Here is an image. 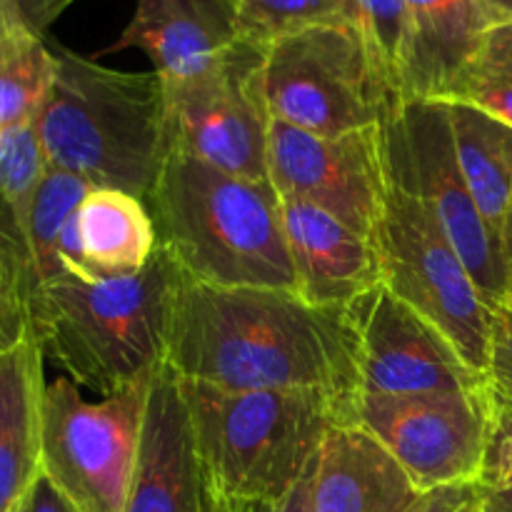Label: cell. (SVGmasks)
Wrapping results in <instances>:
<instances>
[{"mask_svg":"<svg viewBox=\"0 0 512 512\" xmlns=\"http://www.w3.org/2000/svg\"><path fill=\"white\" fill-rule=\"evenodd\" d=\"M493 25L512 23V0H480Z\"/></svg>","mask_w":512,"mask_h":512,"instance_id":"cell-36","label":"cell"},{"mask_svg":"<svg viewBox=\"0 0 512 512\" xmlns=\"http://www.w3.org/2000/svg\"><path fill=\"white\" fill-rule=\"evenodd\" d=\"M75 233L88 278L138 273L160 248L148 203L113 188L88 190L75 210Z\"/></svg>","mask_w":512,"mask_h":512,"instance_id":"cell-20","label":"cell"},{"mask_svg":"<svg viewBox=\"0 0 512 512\" xmlns=\"http://www.w3.org/2000/svg\"><path fill=\"white\" fill-rule=\"evenodd\" d=\"M503 248H505V258H508V263H512V215L503 230Z\"/></svg>","mask_w":512,"mask_h":512,"instance_id":"cell-39","label":"cell"},{"mask_svg":"<svg viewBox=\"0 0 512 512\" xmlns=\"http://www.w3.org/2000/svg\"><path fill=\"white\" fill-rule=\"evenodd\" d=\"M313 468H310L308 473H305V478L280 500H270V503H235L238 505V512H313V498H310Z\"/></svg>","mask_w":512,"mask_h":512,"instance_id":"cell-32","label":"cell"},{"mask_svg":"<svg viewBox=\"0 0 512 512\" xmlns=\"http://www.w3.org/2000/svg\"><path fill=\"white\" fill-rule=\"evenodd\" d=\"M358 323L360 393L388 398L468 393L488 388L428 318L378 285L353 308Z\"/></svg>","mask_w":512,"mask_h":512,"instance_id":"cell-13","label":"cell"},{"mask_svg":"<svg viewBox=\"0 0 512 512\" xmlns=\"http://www.w3.org/2000/svg\"><path fill=\"white\" fill-rule=\"evenodd\" d=\"M58 58L33 30L0 38V133L33 123L55 80Z\"/></svg>","mask_w":512,"mask_h":512,"instance_id":"cell-22","label":"cell"},{"mask_svg":"<svg viewBox=\"0 0 512 512\" xmlns=\"http://www.w3.org/2000/svg\"><path fill=\"white\" fill-rule=\"evenodd\" d=\"M435 512H483V488L478 483L448 488Z\"/></svg>","mask_w":512,"mask_h":512,"instance_id":"cell-34","label":"cell"},{"mask_svg":"<svg viewBox=\"0 0 512 512\" xmlns=\"http://www.w3.org/2000/svg\"><path fill=\"white\" fill-rule=\"evenodd\" d=\"M90 185L78 175L65 170L48 168L43 185L35 195L33 210L28 223V243H25V260L30 275V298L43 285L65 278V268L60 263V235L78 205L88 195Z\"/></svg>","mask_w":512,"mask_h":512,"instance_id":"cell-23","label":"cell"},{"mask_svg":"<svg viewBox=\"0 0 512 512\" xmlns=\"http://www.w3.org/2000/svg\"><path fill=\"white\" fill-rule=\"evenodd\" d=\"M353 20V0H238V38L268 48L318 25Z\"/></svg>","mask_w":512,"mask_h":512,"instance_id":"cell-27","label":"cell"},{"mask_svg":"<svg viewBox=\"0 0 512 512\" xmlns=\"http://www.w3.org/2000/svg\"><path fill=\"white\" fill-rule=\"evenodd\" d=\"M185 280L163 245L138 273L90 280L65 275L30 298L33 335L75 385L105 398L165 365Z\"/></svg>","mask_w":512,"mask_h":512,"instance_id":"cell-2","label":"cell"},{"mask_svg":"<svg viewBox=\"0 0 512 512\" xmlns=\"http://www.w3.org/2000/svg\"><path fill=\"white\" fill-rule=\"evenodd\" d=\"M55 58L53 88L33 120L48 165L148 203L173 150L163 78L105 68L65 48Z\"/></svg>","mask_w":512,"mask_h":512,"instance_id":"cell-3","label":"cell"},{"mask_svg":"<svg viewBox=\"0 0 512 512\" xmlns=\"http://www.w3.org/2000/svg\"><path fill=\"white\" fill-rule=\"evenodd\" d=\"M410 60L405 100H445L493 20L480 0H403Z\"/></svg>","mask_w":512,"mask_h":512,"instance_id":"cell-18","label":"cell"},{"mask_svg":"<svg viewBox=\"0 0 512 512\" xmlns=\"http://www.w3.org/2000/svg\"><path fill=\"white\" fill-rule=\"evenodd\" d=\"M33 335L28 263L10 235L0 228V353L18 348Z\"/></svg>","mask_w":512,"mask_h":512,"instance_id":"cell-28","label":"cell"},{"mask_svg":"<svg viewBox=\"0 0 512 512\" xmlns=\"http://www.w3.org/2000/svg\"><path fill=\"white\" fill-rule=\"evenodd\" d=\"M388 170L423 203L490 305L503 300L508 258L475 203L443 100H405L383 120Z\"/></svg>","mask_w":512,"mask_h":512,"instance_id":"cell-9","label":"cell"},{"mask_svg":"<svg viewBox=\"0 0 512 512\" xmlns=\"http://www.w3.org/2000/svg\"><path fill=\"white\" fill-rule=\"evenodd\" d=\"M203 512H238V505L230 503V500H225V498H220L218 493H213V490L208 488V493H205Z\"/></svg>","mask_w":512,"mask_h":512,"instance_id":"cell-37","label":"cell"},{"mask_svg":"<svg viewBox=\"0 0 512 512\" xmlns=\"http://www.w3.org/2000/svg\"><path fill=\"white\" fill-rule=\"evenodd\" d=\"M205 483L180 378L160 365L150 380L138 460L123 512H203Z\"/></svg>","mask_w":512,"mask_h":512,"instance_id":"cell-14","label":"cell"},{"mask_svg":"<svg viewBox=\"0 0 512 512\" xmlns=\"http://www.w3.org/2000/svg\"><path fill=\"white\" fill-rule=\"evenodd\" d=\"M445 105L470 193L503 240V230L512 215V125L470 105Z\"/></svg>","mask_w":512,"mask_h":512,"instance_id":"cell-21","label":"cell"},{"mask_svg":"<svg viewBox=\"0 0 512 512\" xmlns=\"http://www.w3.org/2000/svg\"><path fill=\"white\" fill-rule=\"evenodd\" d=\"M490 388L388 398L360 393L355 420L398 458L423 493L478 483L493 423Z\"/></svg>","mask_w":512,"mask_h":512,"instance_id":"cell-11","label":"cell"},{"mask_svg":"<svg viewBox=\"0 0 512 512\" xmlns=\"http://www.w3.org/2000/svg\"><path fill=\"white\" fill-rule=\"evenodd\" d=\"M280 200L295 290L313 305L353 310L380 285L373 238L305 200Z\"/></svg>","mask_w":512,"mask_h":512,"instance_id":"cell-15","label":"cell"},{"mask_svg":"<svg viewBox=\"0 0 512 512\" xmlns=\"http://www.w3.org/2000/svg\"><path fill=\"white\" fill-rule=\"evenodd\" d=\"M425 495L358 420L335 425L325 435L310 485L313 512H415Z\"/></svg>","mask_w":512,"mask_h":512,"instance_id":"cell-16","label":"cell"},{"mask_svg":"<svg viewBox=\"0 0 512 512\" xmlns=\"http://www.w3.org/2000/svg\"><path fill=\"white\" fill-rule=\"evenodd\" d=\"M205 483L230 503L288 495L325 435L355 420V400L318 390H230L180 378Z\"/></svg>","mask_w":512,"mask_h":512,"instance_id":"cell-5","label":"cell"},{"mask_svg":"<svg viewBox=\"0 0 512 512\" xmlns=\"http://www.w3.org/2000/svg\"><path fill=\"white\" fill-rule=\"evenodd\" d=\"M238 0H135L128 28L105 53L138 48L163 80L183 78L238 43Z\"/></svg>","mask_w":512,"mask_h":512,"instance_id":"cell-17","label":"cell"},{"mask_svg":"<svg viewBox=\"0 0 512 512\" xmlns=\"http://www.w3.org/2000/svg\"><path fill=\"white\" fill-rule=\"evenodd\" d=\"M373 243L380 285L443 330L465 363L485 375L493 305L433 215L390 170Z\"/></svg>","mask_w":512,"mask_h":512,"instance_id":"cell-6","label":"cell"},{"mask_svg":"<svg viewBox=\"0 0 512 512\" xmlns=\"http://www.w3.org/2000/svg\"><path fill=\"white\" fill-rule=\"evenodd\" d=\"M160 245L193 283L295 290L283 200L250 180L170 150L148 198Z\"/></svg>","mask_w":512,"mask_h":512,"instance_id":"cell-4","label":"cell"},{"mask_svg":"<svg viewBox=\"0 0 512 512\" xmlns=\"http://www.w3.org/2000/svg\"><path fill=\"white\" fill-rule=\"evenodd\" d=\"M263 83L273 120L315 135L375 128L400 105L350 23L275 40L265 48Z\"/></svg>","mask_w":512,"mask_h":512,"instance_id":"cell-8","label":"cell"},{"mask_svg":"<svg viewBox=\"0 0 512 512\" xmlns=\"http://www.w3.org/2000/svg\"><path fill=\"white\" fill-rule=\"evenodd\" d=\"M48 168L35 123L15 125L0 133V228L18 245L23 258L30 210Z\"/></svg>","mask_w":512,"mask_h":512,"instance_id":"cell-24","label":"cell"},{"mask_svg":"<svg viewBox=\"0 0 512 512\" xmlns=\"http://www.w3.org/2000/svg\"><path fill=\"white\" fill-rule=\"evenodd\" d=\"M485 380L495 403L512 408V308L505 303L493 305Z\"/></svg>","mask_w":512,"mask_h":512,"instance_id":"cell-29","label":"cell"},{"mask_svg":"<svg viewBox=\"0 0 512 512\" xmlns=\"http://www.w3.org/2000/svg\"><path fill=\"white\" fill-rule=\"evenodd\" d=\"M483 512H512V483L483 488Z\"/></svg>","mask_w":512,"mask_h":512,"instance_id":"cell-35","label":"cell"},{"mask_svg":"<svg viewBox=\"0 0 512 512\" xmlns=\"http://www.w3.org/2000/svg\"><path fill=\"white\" fill-rule=\"evenodd\" d=\"M445 490H448V488L435 490V493H428V495H425V500H423V503H420V508L415 510V512H435V510H438V505L443 503Z\"/></svg>","mask_w":512,"mask_h":512,"instance_id":"cell-38","label":"cell"},{"mask_svg":"<svg viewBox=\"0 0 512 512\" xmlns=\"http://www.w3.org/2000/svg\"><path fill=\"white\" fill-rule=\"evenodd\" d=\"M500 303L510 305V308H512V263L508 268V283H505V293H503V300H500Z\"/></svg>","mask_w":512,"mask_h":512,"instance_id":"cell-40","label":"cell"},{"mask_svg":"<svg viewBox=\"0 0 512 512\" xmlns=\"http://www.w3.org/2000/svg\"><path fill=\"white\" fill-rule=\"evenodd\" d=\"M43 348L30 335L0 353V512H13L40 478Z\"/></svg>","mask_w":512,"mask_h":512,"instance_id":"cell-19","label":"cell"},{"mask_svg":"<svg viewBox=\"0 0 512 512\" xmlns=\"http://www.w3.org/2000/svg\"><path fill=\"white\" fill-rule=\"evenodd\" d=\"M385 88L405 103L410 33L403 0H353V20Z\"/></svg>","mask_w":512,"mask_h":512,"instance_id":"cell-26","label":"cell"},{"mask_svg":"<svg viewBox=\"0 0 512 512\" xmlns=\"http://www.w3.org/2000/svg\"><path fill=\"white\" fill-rule=\"evenodd\" d=\"M23 512H78L58 490L53 488L48 478L40 473V478L35 480L30 493L25 495L23 503Z\"/></svg>","mask_w":512,"mask_h":512,"instance_id":"cell-33","label":"cell"},{"mask_svg":"<svg viewBox=\"0 0 512 512\" xmlns=\"http://www.w3.org/2000/svg\"><path fill=\"white\" fill-rule=\"evenodd\" d=\"M353 310L313 305L298 290L215 288L185 280L165 365L178 378L230 390H318L358 400Z\"/></svg>","mask_w":512,"mask_h":512,"instance_id":"cell-1","label":"cell"},{"mask_svg":"<svg viewBox=\"0 0 512 512\" xmlns=\"http://www.w3.org/2000/svg\"><path fill=\"white\" fill-rule=\"evenodd\" d=\"M75 0H0V38L15 30H45L73 5Z\"/></svg>","mask_w":512,"mask_h":512,"instance_id":"cell-31","label":"cell"},{"mask_svg":"<svg viewBox=\"0 0 512 512\" xmlns=\"http://www.w3.org/2000/svg\"><path fill=\"white\" fill-rule=\"evenodd\" d=\"M445 103H463L512 125V23L485 33Z\"/></svg>","mask_w":512,"mask_h":512,"instance_id":"cell-25","label":"cell"},{"mask_svg":"<svg viewBox=\"0 0 512 512\" xmlns=\"http://www.w3.org/2000/svg\"><path fill=\"white\" fill-rule=\"evenodd\" d=\"M505 483H512V408H503V405L495 403L478 485L498 488Z\"/></svg>","mask_w":512,"mask_h":512,"instance_id":"cell-30","label":"cell"},{"mask_svg":"<svg viewBox=\"0 0 512 512\" xmlns=\"http://www.w3.org/2000/svg\"><path fill=\"white\" fill-rule=\"evenodd\" d=\"M150 380L88 403L70 378L45 385L40 473L78 512H123Z\"/></svg>","mask_w":512,"mask_h":512,"instance_id":"cell-7","label":"cell"},{"mask_svg":"<svg viewBox=\"0 0 512 512\" xmlns=\"http://www.w3.org/2000/svg\"><path fill=\"white\" fill-rule=\"evenodd\" d=\"M268 180L280 198L305 200L373 238L388 188L383 125L315 135L273 120Z\"/></svg>","mask_w":512,"mask_h":512,"instance_id":"cell-12","label":"cell"},{"mask_svg":"<svg viewBox=\"0 0 512 512\" xmlns=\"http://www.w3.org/2000/svg\"><path fill=\"white\" fill-rule=\"evenodd\" d=\"M265 48L238 40L195 73L163 80L173 148L250 180H268L273 115L265 100Z\"/></svg>","mask_w":512,"mask_h":512,"instance_id":"cell-10","label":"cell"},{"mask_svg":"<svg viewBox=\"0 0 512 512\" xmlns=\"http://www.w3.org/2000/svg\"><path fill=\"white\" fill-rule=\"evenodd\" d=\"M23 503H25V500H23ZM23 503H20V505H18V508H15L13 512H23Z\"/></svg>","mask_w":512,"mask_h":512,"instance_id":"cell-41","label":"cell"}]
</instances>
